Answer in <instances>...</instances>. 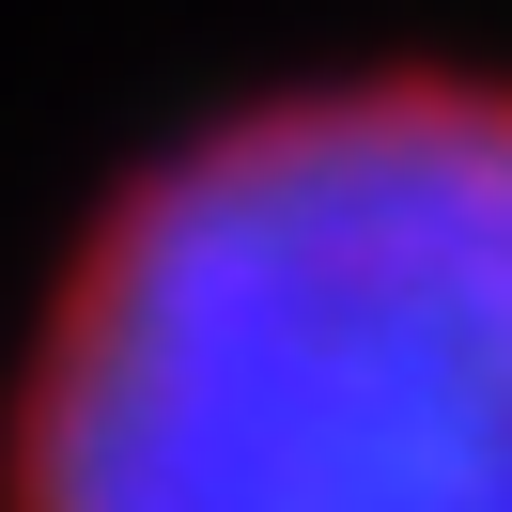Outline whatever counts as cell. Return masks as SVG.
<instances>
[{
  "label": "cell",
  "mask_w": 512,
  "mask_h": 512,
  "mask_svg": "<svg viewBox=\"0 0 512 512\" xmlns=\"http://www.w3.org/2000/svg\"><path fill=\"white\" fill-rule=\"evenodd\" d=\"M47 512H512V218L357 202L156 264L47 419Z\"/></svg>",
  "instance_id": "1"
}]
</instances>
